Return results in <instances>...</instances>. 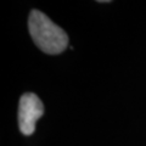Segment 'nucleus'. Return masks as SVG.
<instances>
[{
  "label": "nucleus",
  "mask_w": 146,
  "mask_h": 146,
  "mask_svg": "<svg viewBox=\"0 0 146 146\" xmlns=\"http://www.w3.org/2000/svg\"><path fill=\"white\" fill-rule=\"evenodd\" d=\"M28 29L34 44L42 51L49 55L61 54L68 46V36L66 32L38 10L31 11Z\"/></svg>",
  "instance_id": "f257e3e1"
},
{
  "label": "nucleus",
  "mask_w": 146,
  "mask_h": 146,
  "mask_svg": "<svg viewBox=\"0 0 146 146\" xmlns=\"http://www.w3.org/2000/svg\"><path fill=\"white\" fill-rule=\"evenodd\" d=\"M44 115V105L33 93H25L18 105V127L23 135H31L35 130V123Z\"/></svg>",
  "instance_id": "f03ea898"
}]
</instances>
